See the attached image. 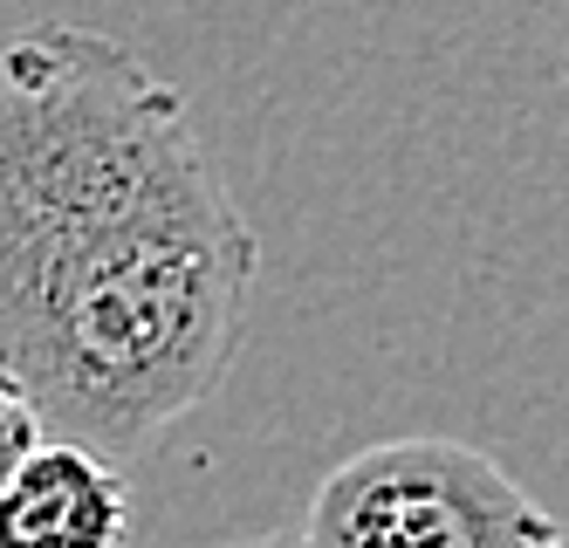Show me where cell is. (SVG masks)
<instances>
[{
    "instance_id": "obj_1",
    "label": "cell",
    "mask_w": 569,
    "mask_h": 548,
    "mask_svg": "<svg viewBox=\"0 0 569 548\" xmlns=\"http://www.w3.org/2000/svg\"><path fill=\"white\" fill-rule=\"evenodd\" d=\"M254 268L179 82L97 28L0 34V370L49 432L151 452L227 385Z\"/></svg>"
},
{
    "instance_id": "obj_2",
    "label": "cell",
    "mask_w": 569,
    "mask_h": 548,
    "mask_svg": "<svg viewBox=\"0 0 569 548\" xmlns=\"http://www.w3.org/2000/svg\"><path fill=\"white\" fill-rule=\"evenodd\" d=\"M562 535L501 459L439 432L343 459L302 515V541L322 548H528Z\"/></svg>"
},
{
    "instance_id": "obj_3",
    "label": "cell",
    "mask_w": 569,
    "mask_h": 548,
    "mask_svg": "<svg viewBox=\"0 0 569 548\" xmlns=\"http://www.w3.org/2000/svg\"><path fill=\"white\" fill-rule=\"evenodd\" d=\"M131 535V487L117 474V459L49 432L14 474L0 500V548H42V541H76L103 548Z\"/></svg>"
},
{
    "instance_id": "obj_4",
    "label": "cell",
    "mask_w": 569,
    "mask_h": 548,
    "mask_svg": "<svg viewBox=\"0 0 569 548\" xmlns=\"http://www.w3.org/2000/svg\"><path fill=\"white\" fill-rule=\"evenodd\" d=\"M49 439V418H42V405L28 398V385L21 377H8L0 370V500H8V487H14V474L28 467V452Z\"/></svg>"
}]
</instances>
